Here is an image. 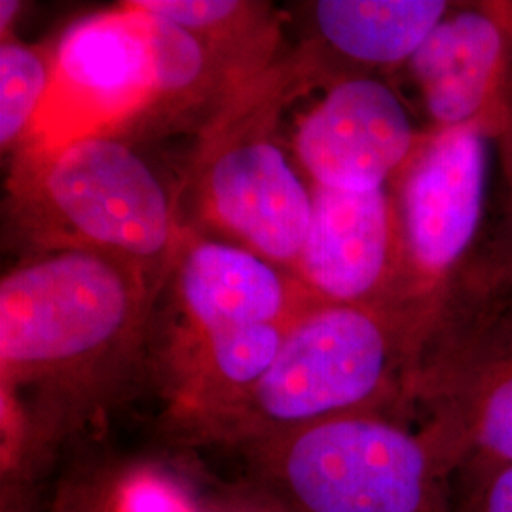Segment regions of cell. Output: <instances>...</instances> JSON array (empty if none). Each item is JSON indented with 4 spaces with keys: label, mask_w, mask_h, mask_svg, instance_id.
<instances>
[{
    "label": "cell",
    "mask_w": 512,
    "mask_h": 512,
    "mask_svg": "<svg viewBox=\"0 0 512 512\" xmlns=\"http://www.w3.org/2000/svg\"><path fill=\"white\" fill-rule=\"evenodd\" d=\"M156 285L84 251L40 253L0 283L2 395L88 397L135 353Z\"/></svg>",
    "instance_id": "obj_1"
},
{
    "label": "cell",
    "mask_w": 512,
    "mask_h": 512,
    "mask_svg": "<svg viewBox=\"0 0 512 512\" xmlns=\"http://www.w3.org/2000/svg\"><path fill=\"white\" fill-rule=\"evenodd\" d=\"M435 308L311 304L255 389L196 437L243 448L357 412L404 418L406 384Z\"/></svg>",
    "instance_id": "obj_2"
},
{
    "label": "cell",
    "mask_w": 512,
    "mask_h": 512,
    "mask_svg": "<svg viewBox=\"0 0 512 512\" xmlns=\"http://www.w3.org/2000/svg\"><path fill=\"white\" fill-rule=\"evenodd\" d=\"M251 512H452L456 463L395 412H357L238 448Z\"/></svg>",
    "instance_id": "obj_3"
},
{
    "label": "cell",
    "mask_w": 512,
    "mask_h": 512,
    "mask_svg": "<svg viewBox=\"0 0 512 512\" xmlns=\"http://www.w3.org/2000/svg\"><path fill=\"white\" fill-rule=\"evenodd\" d=\"M10 215L40 253L84 251L139 270L158 287L184 234L181 209L135 148L88 137L44 154H18Z\"/></svg>",
    "instance_id": "obj_4"
},
{
    "label": "cell",
    "mask_w": 512,
    "mask_h": 512,
    "mask_svg": "<svg viewBox=\"0 0 512 512\" xmlns=\"http://www.w3.org/2000/svg\"><path fill=\"white\" fill-rule=\"evenodd\" d=\"M315 80L306 57L268 67L228 95L203 129L186 179L194 230L294 272L310 230L313 184L275 133L283 107Z\"/></svg>",
    "instance_id": "obj_5"
},
{
    "label": "cell",
    "mask_w": 512,
    "mask_h": 512,
    "mask_svg": "<svg viewBox=\"0 0 512 512\" xmlns=\"http://www.w3.org/2000/svg\"><path fill=\"white\" fill-rule=\"evenodd\" d=\"M404 410L456 467L467 458L512 463V272L494 243L440 294Z\"/></svg>",
    "instance_id": "obj_6"
},
{
    "label": "cell",
    "mask_w": 512,
    "mask_h": 512,
    "mask_svg": "<svg viewBox=\"0 0 512 512\" xmlns=\"http://www.w3.org/2000/svg\"><path fill=\"white\" fill-rule=\"evenodd\" d=\"M492 147L490 133L476 124L429 129L391 184L401 241L399 304L435 308L475 255Z\"/></svg>",
    "instance_id": "obj_7"
},
{
    "label": "cell",
    "mask_w": 512,
    "mask_h": 512,
    "mask_svg": "<svg viewBox=\"0 0 512 512\" xmlns=\"http://www.w3.org/2000/svg\"><path fill=\"white\" fill-rule=\"evenodd\" d=\"M152 112H160L158 71L139 14L124 2L76 21L57 42L50 88L18 154L118 137Z\"/></svg>",
    "instance_id": "obj_8"
},
{
    "label": "cell",
    "mask_w": 512,
    "mask_h": 512,
    "mask_svg": "<svg viewBox=\"0 0 512 512\" xmlns=\"http://www.w3.org/2000/svg\"><path fill=\"white\" fill-rule=\"evenodd\" d=\"M427 133L385 78L351 76L298 120L294 156L313 186L374 192L395 183Z\"/></svg>",
    "instance_id": "obj_9"
},
{
    "label": "cell",
    "mask_w": 512,
    "mask_h": 512,
    "mask_svg": "<svg viewBox=\"0 0 512 512\" xmlns=\"http://www.w3.org/2000/svg\"><path fill=\"white\" fill-rule=\"evenodd\" d=\"M293 274L315 304H399L401 241L391 186L374 192L313 186L310 230Z\"/></svg>",
    "instance_id": "obj_10"
},
{
    "label": "cell",
    "mask_w": 512,
    "mask_h": 512,
    "mask_svg": "<svg viewBox=\"0 0 512 512\" xmlns=\"http://www.w3.org/2000/svg\"><path fill=\"white\" fill-rule=\"evenodd\" d=\"M169 277L183 315V338L293 323L315 304L293 272L186 228Z\"/></svg>",
    "instance_id": "obj_11"
},
{
    "label": "cell",
    "mask_w": 512,
    "mask_h": 512,
    "mask_svg": "<svg viewBox=\"0 0 512 512\" xmlns=\"http://www.w3.org/2000/svg\"><path fill=\"white\" fill-rule=\"evenodd\" d=\"M406 71L431 120L429 129L476 124L490 133L512 71V29L499 2L454 4Z\"/></svg>",
    "instance_id": "obj_12"
},
{
    "label": "cell",
    "mask_w": 512,
    "mask_h": 512,
    "mask_svg": "<svg viewBox=\"0 0 512 512\" xmlns=\"http://www.w3.org/2000/svg\"><path fill=\"white\" fill-rule=\"evenodd\" d=\"M452 6L444 0H319L310 4V18L338 82L406 67Z\"/></svg>",
    "instance_id": "obj_13"
},
{
    "label": "cell",
    "mask_w": 512,
    "mask_h": 512,
    "mask_svg": "<svg viewBox=\"0 0 512 512\" xmlns=\"http://www.w3.org/2000/svg\"><path fill=\"white\" fill-rule=\"evenodd\" d=\"M52 80V54L12 37L0 44V145L19 148L33 126Z\"/></svg>",
    "instance_id": "obj_14"
},
{
    "label": "cell",
    "mask_w": 512,
    "mask_h": 512,
    "mask_svg": "<svg viewBox=\"0 0 512 512\" xmlns=\"http://www.w3.org/2000/svg\"><path fill=\"white\" fill-rule=\"evenodd\" d=\"M452 512H512V463L459 461L452 476Z\"/></svg>",
    "instance_id": "obj_15"
},
{
    "label": "cell",
    "mask_w": 512,
    "mask_h": 512,
    "mask_svg": "<svg viewBox=\"0 0 512 512\" xmlns=\"http://www.w3.org/2000/svg\"><path fill=\"white\" fill-rule=\"evenodd\" d=\"M124 486L112 465H74L59 480L48 512H122Z\"/></svg>",
    "instance_id": "obj_16"
},
{
    "label": "cell",
    "mask_w": 512,
    "mask_h": 512,
    "mask_svg": "<svg viewBox=\"0 0 512 512\" xmlns=\"http://www.w3.org/2000/svg\"><path fill=\"white\" fill-rule=\"evenodd\" d=\"M490 135H492L497 160H499L501 179H503V198H505L503 232L499 238L495 239L494 245L512 272V71L503 92L501 105L495 114Z\"/></svg>",
    "instance_id": "obj_17"
},
{
    "label": "cell",
    "mask_w": 512,
    "mask_h": 512,
    "mask_svg": "<svg viewBox=\"0 0 512 512\" xmlns=\"http://www.w3.org/2000/svg\"><path fill=\"white\" fill-rule=\"evenodd\" d=\"M21 12V2L18 0H2L0 2V29H2V38L6 37V31L12 29L14 19Z\"/></svg>",
    "instance_id": "obj_18"
},
{
    "label": "cell",
    "mask_w": 512,
    "mask_h": 512,
    "mask_svg": "<svg viewBox=\"0 0 512 512\" xmlns=\"http://www.w3.org/2000/svg\"><path fill=\"white\" fill-rule=\"evenodd\" d=\"M499 8H501L503 16H505L509 27L512 29V2H499Z\"/></svg>",
    "instance_id": "obj_19"
}]
</instances>
